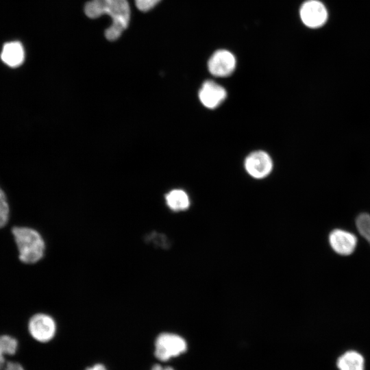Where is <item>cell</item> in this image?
I'll return each mask as SVG.
<instances>
[{
	"label": "cell",
	"mask_w": 370,
	"mask_h": 370,
	"mask_svg": "<svg viewBox=\"0 0 370 370\" xmlns=\"http://www.w3.org/2000/svg\"><path fill=\"white\" fill-rule=\"evenodd\" d=\"M86 15L96 18L107 14L112 18V25L106 29L105 36L110 41L119 38L127 27L130 8L127 0H91L84 7Z\"/></svg>",
	"instance_id": "1"
},
{
	"label": "cell",
	"mask_w": 370,
	"mask_h": 370,
	"mask_svg": "<svg viewBox=\"0 0 370 370\" xmlns=\"http://www.w3.org/2000/svg\"><path fill=\"white\" fill-rule=\"evenodd\" d=\"M12 232L19 251V259L23 262L36 263L42 258L45 245L36 230L27 227H14Z\"/></svg>",
	"instance_id": "2"
},
{
	"label": "cell",
	"mask_w": 370,
	"mask_h": 370,
	"mask_svg": "<svg viewBox=\"0 0 370 370\" xmlns=\"http://www.w3.org/2000/svg\"><path fill=\"white\" fill-rule=\"evenodd\" d=\"M188 350L186 341L180 335L170 332L160 334L155 341L154 355L160 361H168Z\"/></svg>",
	"instance_id": "3"
},
{
	"label": "cell",
	"mask_w": 370,
	"mask_h": 370,
	"mask_svg": "<svg viewBox=\"0 0 370 370\" xmlns=\"http://www.w3.org/2000/svg\"><path fill=\"white\" fill-rule=\"evenodd\" d=\"M299 14L304 24L310 28L323 25L328 19L325 5L318 0H308L300 8Z\"/></svg>",
	"instance_id": "4"
},
{
	"label": "cell",
	"mask_w": 370,
	"mask_h": 370,
	"mask_svg": "<svg viewBox=\"0 0 370 370\" xmlns=\"http://www.w3.org/2000/svg\"><path fill=\"white\" fill-rule=\"evenodd\" d=\"M28 328L32 336L36 341L45 343L53 338L56 325L54 320L45 314H36L29 320Z\"/></svg>",
	"instance_id": "5"
},
{
	"label": "cell",
	"mask_w": 370,
	"mask_h": 370,
	"mask_svg": "<svg viewBox=\"0 0 370 370\" xmlns=\"http://www.w3.org/2000/svg\"><path fill=\"white\" fill-rule=\"evenodd\" d=\"M236 63V58L230 51L219 49L210 58L208 68L210 73L214 76L227 77L234 72Z\"/></svg>",
	"instance_id": "6"
},
{
	"label": "cell",
	"mask_w": 370,
	"mask_h": 370,
	"mask_svg": "<svg viewBox=\"0 0 370 370\" xmlns=\"http://www.w3.org/2000/svg\"><path fill=\"white\" fill-rule=\"evenodd\" d=\"M273 162L269 155L263 151L251 153L245 159V168L253 177L261 179L267 176L271 171Z\"/></svg>",
	"instance_id": "7"
},
{
	"label": "cell",
	"mask_w": 370,
	"mask_h": 370,
	"mask_svg": "<svg viewBox=\"0 0 370 370\" xmlns=\"http://www.w3.org/2000/svg\"><path fill=\"white\" fill-rule=\"evenodd\" d=\"M225 88L214 81L207 80L201 85L199 98L201 103L206 108L214 109L219 106L226 98Z\"/></svg>",
	"instance_id": "8"
},
{
	"label": "cell",
	"mask_w": 370,
	"mask_h": 370,
	"mask_svg": "<svg viewBox=\"0 0 370 370\" xmlns=\"http://www.w3.org/2000/svg\"><path fill=\"white\" fill-rule=\"evenodd\" d=\"M329 242L333 250L342 256H347L354 252L357 238L356 236L343 230H334L330 234Z\"/></svg>",
	"instance_id": "9"
},
{
	"label": "cell",
	"mask_w": 370,
	"mask_h": 370,
	"mask_svg": "<svg viewBox=\"0 0 370 370\" xmlns=\"http://www.w3.org/2000/svg\"><path fill=\"white\" fill-rule=\"evenodd\" d=\"M0 57L7 66L12 68L19 66L25 60L24 47L18 41L8 42L3 46Z\"/></svg>",
	"instance_id": "10"
},
{
	"label": "cell",
	"mask_w": 370,
	"mask_h": 370,
	"mask_svg": "<svg viewBox=\"0 0 370 370\" xmlns=\"http://www.w3.org/2000/svg\"><path fill=\"white\" fill-rule=\"evenodd\" d=\"M336 365L339 370H365V359L360 353L349 350L338 357Z\"/></svg>",
	"instance_id": "11"
},
{
	"label": "cell",
	"mask_w": 370,
	"mask_h": 370,
	"mask_svg": "<svg viewBox=\"0 0 370 370\" xmlns=\"http://www.w3.org/2000/svg\"><path fill=\"white\" fill-rule=\"evenodd\" d=\"M165 199L167 206L174 211L184 210L190 205L188 195L180 189H174L170 191L166 194Z\"/></svg>",
	"instance_id": "12"
},
{
	"label": "cell",
	"mask_w": 370,
	"mask_h": 370,
	"mask_svg": "<svg viewBox=\"0 0 370 370\" xmlns=\"http://www.w3.org/2000/svg\"><path fill=\"white\" fill-rule=\"evenodd\" d=\"M18 347L16 340L10 336H0V358H4V354L13 355L16 353Z\"/></svg>",
	"instance_id": "13"
},
{
	"label": "cell",
	"mask_w": 370,
	"mask_h": 370,
	"mask_svg": "<svg viewBox=\"0 0 370 370\" xmlns=\"http://www.w3.org/2000/svg\"><path fill=\"white\" fill-rule=\"evenodd\" d=\"M356 225L359 233L370 244V215L367 213L360 214L356 218Z\"/></svg>",
	"instance_id": "14"
},
{
	"label": "cell",
	"mask_w": 370,
	"mask_h": 370,
	"mask_svg": "<svg viewBox=\"0 0 370 370\" xmlns=\"http://www.w3.org/2000/svg\"><path fill=\"white\" fill-rule=\"evenodd\" d=\"M9 206L4 192L0 188V227H3L8 219Z\"/></svg>",
	"instance_id": "15"
},
{
	"label": "cell",
	"mask_w": 370,
	"mask_h": 370,
	"mask_svg": "<svg viewBox=\"0 0 370 370\" xmlns=\"http://www.w3.org/2000/svg\"><path fill=\"white\" fill-rule=\"evenodd\" d=\"M146 241L151 243L157 247L167 248L169 246V241L165 235L158 232H151L146 236Z\"/></svg>",
	"instance_id": "16"
},
{
	"label": "cell",
	"mask_w": 370,
	"mask_h": 370,
	"mask_svg": "<svg viewBox=\"0 0 370 370\" xmlns=\"http://www.w3.org/2000/svg\"><path fill=\"white\" fill-rule=\"evenodd\" d=\"M161 0H135L137 8L142 12H147L155 7Z\"/></svg>",
	"instance_id": "17"
},
{
	"label": "cell",
	"mask_w": 370,
	"mask_h": 370,
	"mask_svg": "<svg viewBox=\"0 0 370 370\" xmlns=\"http://www.w3.org/2000/svg\"><path fill=\"white\" fill-rule=\"evenodd\" d=\"M5 370H23V369L18 363L10 362L7 363Z\"/></svg>",
	"instance_id": "18"
},
{
	"label": "cell",
	"mask_w": 370,
	"mask_h": 370,
	"mask_svg": "<svg viewBox=\"0 0 370 370\" xmlns=\"http://www.w3.org/2000/svg\"><path fill=\"white\" fill-rule=\"evenodd\" d=\"M151 370H175L172 367L170 366H162L160 365H155L151 368Z\"/></svg>",
	"instance_id": "19"
},
{
	"label": "cell",
	"mask_w": 370,
	"mask_h": 370,
	"mask_svg": "<svg viewBox=\"0 0 370 370\" xmlns=\"http://www.w3.org/2000/svg\"><path fill=\"white\" fill-rule=\"evenodd\" d=\"M86 370H106V369L101 364H96L92 367L87 368Z\"/></svg>",
	"instance_id": "20"
},
{
	"label": "cell",
	"mask_w": 370,
	"mask_h": 370,
	"mask_svg": "<svg viewBox=\"0 0 370 370\" xmlns=\"http://www.w3.org/2000/svg\"><path fill=\"white\" fill-rule=\"evenodd\" d=\"M4 365V358H0V370L2 369Z\"/></svg>",
	"instance_id": "21"
}]
</instances>
